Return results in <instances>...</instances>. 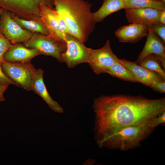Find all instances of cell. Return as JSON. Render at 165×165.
<instances>
[{
  "instance_id": "cell-18",
  "label": "cell",
  "mask_w": 165,
  "mask_h": 165,
  "mask_svg": "<svg viewBox=\"0 0 165 165\" xmlns=\"http://www.w3.org/2000/svg\"><path fill=\"white\" fill-rule=\"evenodd\" d=\"M13 20L22 28L33 33L38 32L49 35V32L41 18L26 20L11 13Z\"/></svg>"
},
{
  "instance_id": "cell-2",
  "label": "cell",
  "mask_w": 165,
  "mask_h": 165,
  "mask_svg": "<svg viewBox=\"0 0 165 165\" xmlns=\"http://www.w3.org/2000/svg\"><path fill=\"white\" fill-rule=\"evenodd\" d=\"M92 5L84 0H54L55 10L66 23L68 33L84 43L96 23L91 12Z\"/></svg>"
},
{
  "instance_id": "cell-3",
  "label": "cell",
  "mask_w": 165,
  "mask_h": 165,
  "mask_svg": "<svg viewBox=\"0 0 165 165\" xmlns=\"http://www.w3.org/2000/svg\"><path fill=\"white\" fill-rule=\"evenodd\" d=\"M156 127L150 120L142 124L123 128L97 143L101 148L126 151L139 146Z\"/></svg>"
},
{
  "instance_id": "cell-17",
  "label": "cell",
  "mask_w": 165,
  "mask_h": 165,
  "mask_svg": "<svg viewBox=\"0 0 165 165\" xmlns=\"http://www.w3.org/2000/svg\"><path fill=\"white\" fill-rule=\"evenodd\" d=\"M125 8L124 0H104L99 10L93 13V16L96 22H99L109 15Z\"/></svg>"
},
{
  "instance_id": "cell-22",
  "label": "cell",
  "mask_w": 165,
  "mask_h": 165,
  "mask_svg": "<svg viewBox=\"0 0 165 165\" xmlns=\"http://www.w3.org/2000/svg\"><path fill=\"white\" fill-rule=\"evenodd\" d=\"M12 44L3 35L0 30V62L3 61L4 54L8 50Z\"/></svg>"
},
{
  "instance_id": "cell-6",
  "label": "cell",
  "mask_w": 165,
  "mask_h": 165,
  "mask_svg": "<svg viewBox=\"0 0 165 165\" xmlns=\"http://www.w3.org/2000/svg\"><path fill=\"white\" fill-rule=\"evenodd\" d=\"M23 43L28 48L37 49L40 55L50 56L60 62H64L61 55L67 50L66 42H59L49 35L35 34L28 41Z\"/></svg>"
},
{
  "instance_id": "cell-19",
  "label": "cell",
  "mask_w": 165,
  "mask_h": 165,
  "mask_svg": "<svg viewBox=\"0 0 165 165\" xmlns=\"http://www.w3.org/2000/svg\"><path fill=\"white\" fill-rule=\"evenodd\" d=\"M106 73L123 80L138 82L132 72L120 63L118 60L107 70Z\"/></svg>"
},
{
  "instance_id": "cell-8",
  "label": "cell",
  "mask_w": 165,
  "mask_h": 165,
  "mask_svg": "<svg viewBox=\"0 0 165 165\" xmlns=\"http://www.w3.org/2000/svg\"><path fill=\"white\" fill-rule=\"evenodd\" d=\"M0 30L12 44L25 42L35 34L22 28L13 20L11 13L4 9L1 16Z\"/></svg>"
},
{
  "instance_id": "cell-26",
  "label": "cell",
  "mask_w": 165,
  "mask_h": 165,
  "mask_svg": "<svg viewBox=\"0 0 165 165\" xmlns=\"http://www.w3.org/2000/svg\"><path fill=\"white\" fill-rule=\"evenodd\" d=\"M151 124L155 127L165 123V112L159 116L154 117L150 120Z\"/></svg>"
},
{
  "instance_id": "cell-16",
  "label": "cell",
  "mask_w": 165,
  "mask_h": 165,
  "mask_svg": "<svg viewBox=\"0 0 165 165\" xmlns=\"http://www.w3.org/2000/svg\"><path fill=\"white\" fill-rule=\"evenodd\" d=\"M148 29V25L132 23L118 28L115 35L120 42L135 43L147 35Z\"/></svg>"
},
{
  "instance_id": "cell-1",
  "label": "cell",
  "mask_w": 165,
  "mask_h": 165,
  "mask_svg": "<svg viewBox=\"0 0 165 165\" xmlns=\"http://www.w3.org/2000/svg\"><path fill=\"white\" fill-rule=\"evenodd\" d=\"M96 143L123 128L145 123L165 112V98L141 96L102 95L94 101Z\"/></svg>"
},
{
  "instance_id": "cell-23",
  "label": "cell",
  "mask_w": 165,
  "mask_h": 165,
  "mask_svg": "<svg viewBox=\"0 0 165 165\" xmlns=\"http://www.w3.org/2000/svg\"><path fill=\"white\" fill-rule=\"evenodd\" d=\"M148 27L165 43V24H153Z\"/></svg>"
},
{
  "instance_id": "cell-13",
  "label": "cell",
  "mask_w": 165,
  "mask_h": 165,
  "mask_svg": "<svg viewBox=\"0 0 165 165\" xmlns=\"http://www.w3.org/2000/svg\"><path fill=\"white\" fill-rule=\"evenodd\" d=\"M126 16L128 22L148 26L160 24V16L162 10L151 8L125 9Z\"/></svg>"
},
{
  "instance_id": "cell-27",
  "label": "cell",
  "mask_w": 165,
  "mask_h": 165,
  "mask_svg": "<svg viewBox=\"0 0 165 165\" xmlns=\"http://www.w3.org/2000/svg\"><path fill=\"white\" fill-rule=\"evenodd\" d=\"M9 85V84L0 83V102L5 101L3 94L8 88Z\"/></svg>"
},
{
  "instance_id": "cell-28",
  "label": "cell",
  "mask_w": 165,
  "mask_h": 165,
  "mask_svg": "<svg viewBox=\"0 0 165 165\" xmlns=\"http://www.w3.org/2000/svg\"><path fill=\"white\" fill-rule=\"evenodd\" d=\"M160 24H165V10H162L160 18Z\"/></svg>"
},
{
  "instance_id": "cell-15",
  "label": "cell",
  "mask_w": 165,
  "mask_h": 165,
  "mask_svg": "<svg viewBox=\"0 0 165 165\" xmlns=\"http://www.w3.org/2000/svg\"><path fill=\"white\" fill-rule=\"evenodd\" d=\"M40 55L38 51L34 48H29L18 43L12 44L4 54L3 61L9 62L26 63L30 62L35 57Z\"/></svg>"
},
{
  "instance_id": "cell-25",
  "label": "cell",
  "mask_w": 165,
  "mask_h": 165,
  "mask_svg": "<svg viewBox=\"0 0 165 165\" xmlns=\"http://www.w3.org/2000/svg\"><path fill=\"white\" fill-rule=\"evenodd\" d=\"M0 83L4 84H11L18 87L20 86L7 76L2 72L0 62Z\"/></svg>"
},
{
  "instance_id": "cell-5",
  "label": "cell",
  "mask_w": 165,
  "mask_h": 165,
  "mask_svg": "<svg viewBox=\"0 0 165 165\" xmlns=\"http://www.w3.org/2000/svg\"><path fill=\"white\" fill-rule=\"evenodd\" d=\"M49 0H0L2 8L19 17L31 20L38 17L41 4H47Z\"/></svg>"
},
{
  "instance_id": "cell-7",
  "label": "cell",
  "mask_w": 165,
  "mask_h": 165,
  "mask_svg": "<svg viewBox=\"0 0 165 165\" xmlns=\"http://www.w3.org/2000/svg\"><path fill=\"white\" fill-rule=\"evenodd\" d=\"M65 40L67 50L61 56L63 62H65L69 68H73L81 63H88V48L85 46L84 42L68 32L65 34Z\"/></svg>"
},
{
  "instance_id": "cell-29",
  "label": "cell",
  "mask_w": 165,
  "mask_h": 165,
  "mask_svg": "<svg viewBox=\"0 0 165 165\" xmlns=\"http://www.w3.org/2000/svg\"><path fill=\"white\" fill-rule=\"evenodd\" d=\"M3 9L2 8H0V17H1V13L2 12V11L3 10Z\"/></svg>"
},
{
  "instance_id": "cell-12",
  "label": "cell",
  "mask_w": 165,
  "mask_h": 165,
  "mask_svg": "<svg viewBox=\"0 0 165 165\" xmlns=\"http://www.w3.org/2000/svg\"><path fill=\"white\" fill-rule=\"evenodd\" d=\"M31 69L32 73V90L41 97L53 111L63 113L62 107L52 98L46 89L43 79V70L41 68H35L32 64Z\"/></svg>"
},
{
  "instance_id": "cell-10",
  "label": "cell",
  "mask_w": 165,
  "mask_h": 165,
  "mask_svg": "<svg viewBox=\"0 0 165 165\" xmlns=\"http://www.w3.org/2000/svg\"><path fill=\"white\" fill-rule=\"evenodd\" d=\"M1 64L6 75L20 87L32 90V73L30 62L22 63L2 61Z\"/></svg>"
},
{
  "instance_id": "cell-24",
  "label": "cell",
  "mask_w": 165,
  "mask_h": 165,
  "mask_svg": "<svg viewBox=\"0 0 165 165\" xmlns=\"http://www.w3.org/2000/svg\"><path fill=\"white\" fill-rule=\"evenodd\" d=\"M156 91L160 93H165V81H157L152 83L149 86Z\"/></svg>"
},
{
  "instance_id": "cell-14",
  "label": "cell",
  "mask_w": 165,
  "mask_h": 165,
  "mask_svg": "<svg viewBox=\"0 0 165 165\" xmlns=\"http://www.w3.org/2000/svg\"><path fill=\"white\" fill-rule=\"evenodd\" d=\"M118 61L126 68L131 71L138 82L149 86L152 83L165 80L157 73L150 70L135 62L124 59H118Z\"/></svg>"
},
{
  "instance_id": "cell-11",
  "label": "cell",
  "mask_w": 165,
  "mask_h": 165,
  "mask_svg": "<svg viewBox=\"0 0 165 165\" xmlns=\"http://www.w3.org/2000/svg\"><path fill=\"white\" fill-rule=\"evenodd\" d=\"M146 36L147 38L145 46L135 62L139 64L146 56L153 54L156 56L165 70V43L149 27Z\"/></svg>"
},
{
  "instance_id": "cell-21",
  "label": "cell",
  "mask_w": 165,
  "mask_h": 165,
  "mask_svg": "<svg viewBox=\"0 0 165 165\" xmlns=\"http://www.w3.org/2000/svg\"><path fill=\"white\" fill-rule=\"evenodd\" d=\"M139 65L157 73L165 80V70L162 68L160 62L155 55L151 54L146 56Z\"/></svg>"
},
{
  "instance_id": "cell-4",
  "label": "cell",
  "mask_w": 165,
  "mask_h": 165,
  "mask_svg": "<svg viewBox=\"0 0 165 165\" xmlns=\"http://www.w3.org/2000/svg\"><path fill=\"white\" fill-rule=\"evenodd\" d=\"M40 17L48 29L49 36L61 42H66L65 35L68 33L67 24L56 10L44 4L40 6Z\"/></svg>"
},
{
  "instance_id": "cell-9",
  "label": "cell",
  "mask_w": 165,
  "mask_h": 165,
  "mask_svg": "<svg viewBox=\"0 0 165 165\" xmlns=\"http://www.w3.org/2000/svg\"><path fill=\"white\" fill-rule=\"evenodd\" d=\"M88 63L96 74L106 73L107 70L118 61L119 58L112 51L108 40L100 49L94 50L88 48Z\"/></svg>"
},
{
  "instance_id": "cell-20",
  "label": "cell",
  "mask_w": 165,
  "mask_h": 165,
  "mask_svg": "<svg viewBox=\"0 0 165 165\" xmlns=\"http://www.w3.org/2000/svg\"><path fill=\"white\" fill-rule=\"evenodd\" d=\"M125 8H151L165 10V3L161 0H124Z\"/></svg>"
}]
</instances>
